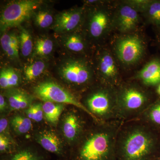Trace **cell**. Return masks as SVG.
<instances>
[{
  "label": "cell",
  "mask_w": 160,
  "mask_h": 160,
  "mask_svg": "<svg viewBox=\"0 0 160 160\" xmlns=\"http://www.w3.org/2000/svg\"><path fill=\"white\" fill-rule=\"evenodd\" d=\"M40 4L34 0H22L9 3L1 16V28L5 30L18 26L32 14Z\"/></svg>",
  "instance_id": "obj_6"
},
{
  "label": "cell",
  "mask_w": 160,
  "mask_h": 160,
  "mask_svg": "<svg viewBox=\"0 0 160 160\" xmlns=\"http://www.w3.org/2000/svg\"><path fill=\"white\" fill-rule=\"evenodd\" d=\"M138 21V12L131 6L125 4L118 12L117 27L121 32H129L135 28Z\"/></svg>",
  "instance_id": "obj_10"
},
{
  "label": "cell",
  "mask_w": 160,
  "mask_h": 160,
  "mask_svg": "<svg viewBox=\"0 0 160 160\" xmlns=\"http://www.w3.org/2000/svg\"><path fill=\"white\" fill-rule=\"evenodd\" d=\"M53 44L48 38H40L37 40L35 50L37 55L41 57L49 55L53 50Z\"/></svg>",
  "instance_id": "obj_23"
},
{
  "label": "cell",
  "mask_w": 160,
  "mask_h": 160,
  "mask_svg": "<svg viewBox=\"0 0 160 160\" xmlns=\"http://www.w3.org/2000/svg\"><path fill=\"white\" fill-rule=\"evenodd\" d=\"M144 47L141 39L135 36L122 38L116 46V52L119 59L126 65L133 64L141 58Z\"/></svg>",
  "instance_id": "obj_7"
},
{
  "label": "cell",
  "mask_w": 160,
  "mask_h": 160,
  "mask_svg": "<svg viewBox=\"0 0 160 160\" xmlns=\"http://www.w3.org/2000/svg\"><path fill=\"white\" fill-rule=\"evenodd\" d=\"M27 117L36 122H40L44 118L42 104L36 103L30 105L26 111Z\"/></svg>",
  "instance_id": "obj_26"
},
{
  "label": "cell",
  "mask_w": 160,
  "mask_h": 160,
  "mask_svg": "<svg viewBox=\"0 0 160 160\" xmlns=\"http://www.w3.org/2000/svg\"><path fill=\"white\" fill-rule=\"evenodd\" d=\"M10 35L11 45L15 51L19 53V50L20 48L19 37L13 33L10 34Z\"/></svg>",
  "instance_id": "obj_33"
},
{
  "label": "cell",
  "mask_w": 160,
  "mask_h": 160,
  "mask_svg": "<svg viewBox=\"0 0 160 160\" xmlns=\"http://www.w3.org/2000/svg\"><path fill=\"white\" fill-rule=\"evenodd\" d=\"M8 121L5 118H2L0 120V133L3 134L5 132L8 127Z\"/></svg>",
  "instance_id": "obj_34"
},
{
  "label": "cell",
  "mask_w": 160,
  "mask_h": 160,
  "mask_svg": "<svg viewBox=\"0 0 160 160\" xmlns=\"http://www.w3.org/2000/svg\"><path fill=\"white\" fill-rule=\"evenodd\" d=\"M118 146L124 160H146L158 151L160 134L152 128L133 126L124 132Z\"/></svg>",
  "instance_id": "obj_1"
},
{
  "label": "cell",
  "mask_w": 160,
  "mask_h": 160,
  "mask_svg": "<svg viewBox=\"0 0 160 160\" xmlns=\"http://www.w3.org/2000/svg\"><path fill=\"white\" fill-rule=\"evenodd\" d=\"M86 108L97 121L111 120L118 116L117 92L103 89L95 92L86 101Z\"/></svg>",
  "instance_id": "obj_4"
},
{
  "label": "cell",
  "mask_w": 160,
  "mask_h": 160,
  "mask_svg": "<svg viewBox=\"0 0 160 160\" xmlns=\"http://www.w3.org/2000/svg\"><path fill=\"white\" fill-rule=\"evenodd\" d=\"M144 117L152 128L160 134V98L146 108Z\"/></svg>",
  "instance_id": "obj_17"
},
{
  "label": "cell",
  "mask_w": 160,
  "mask_h": 160,
  "mask_svg": "<svg viewBox=\"0 0 160 160\" xmlns=\"http://www.w3.org/2000/svg\"><path fill=\"white\" fill-rule=\"evenodd\" d=\"M82 15V10L81 9H71L61 12L56 18L55 31L65 32L73 30L79 25Z\"/></svg>",
  "instance_id": "obj_9"
},
{
  "label": "cell",
  "mask_w": 160,
  "mask_h": 160,
  "mask_svg": "<svg viewBox=\"0 0 160 160\" xmlns=\"http://www.w3.org/2000/svg\"><path fill=\"white\" fill-rule=\"evenodd\" d=\"M63 135L70 142H73L78 138L83 129L81 119L74 112H68L64 116L62 123Z\"/></svg>",
  "instance_id": "obj_11"
},
{
  "label": "cell",
  "mask_w": 160,
  "mask_h": 160,
  "mask_svg": "<svg viewBox=\"0 0 160 160\" xmlns=\"http://www.w3.org/2000/svg\"><path fill=\"white\" fill-rule=\"evenodd\" d=\"M6 104L4 97L2 94L0 95V110L1 112L6 109Z\"/></svg>",
  "instance_id": "obj_35"
},
{
  "label": "cell",
  "mask_w": 160,
  "mask_h": 160,
  "mask_svg": "<svg viewBox=\"0 0 160 160\" xmlns=\"http://www.w3.org/2000/svg\"><path fill=\"white\" fill-rule=\"evenodd\" d=\"M60 74L68 82L77 85H84L91 80L92 73L85 62L79 60H70L62 64Z\"/></svg>",
  "instance_id": "obj_8"
},
{
  "label": "cell",
  "mask_w": 160,
  "mask_h": 160,
  "mask_svg": "<svg viewBox=\"0 0 160 160\" xmlns=\"http://www.w3.org/2000/svg\"><path fill=\"white\" fill-rule=\"evenodd\" d=\"M20 49L24 57L29 56L32 50L33 44L31 34L28 30L22 29L19 36Z\"/></svg>",
  "instance_id": "obj_21"
},
{
  "label": "cell",
  "mask_w": 160,
  "mask_h": 160,
  "mask_svg": "<svg viewBox=\"0 0 160 160\" xmlns=\"http://www.w3.org/2000/svg\"><path fill=\"white\" fill-rule=\"evenodd\" d=\"M136 77L146 86H157L160 84V58L150 60Z\"/></svg>",
  "instance_id": "obj_12"
},
{
  "label": "cell",
  "mask_w": 160,
  "mask_h": 160,
  "mask_svg": "<svg viewBox=\"0 0 160 160\" xmlns=\"http://www.w3.org/2000/svg\"><path fill=\"white\" fill-rule=\"evenodd\" d=\"M146 13L150 23L160 27V0L152 1Z\"/></svg>",
  "instance_id": "obj_24"
},
{
  "label": "cell",
  "mask_w": 160,
  "mask_h": 160,
  "mask_svg": "<svg viewBox=\"0 0 160 160\" xmlns=\"http://www.w3.org/2000/svg\"><path fill=\"white\" fill-rule=\"evenodd\" d=\"M11 125L15 132L18 134L27 133L32 127L31 120L21 115H17L12 118Z\"/></svg>",
  "instance_id": "obj_19"
},
{
  "label": "cell",
  "mask_w": 160,
  "mask_h": 160,
  "mask_svg": "<svg viewBox=\"0 0 160 160\" xmlns=\"http://www.w3.org/2000/svg\"><path fill=\"white\" fill-rule=\"evenodd\" d=\"M0 86L2 89L9 88L8 83V68L1 70L0 73Z\"/></svg>",
  "instance_id": "obj_31"
},
{
  "label": "cell",
  "mask_w": 160,
  "mask_h": 160,
  "mask_svg": "<svg viewBox=\"0 0 160 160\" xmlns=\"http://www.w3.org/2000/svg\"><path fill=\"white\" fill-rule=\"evenodd\" d=\"M109 22L108 14L105 12L98 11L95 12L89 24L90 34L93 37H100L106 30Z\"/></svg>",
  "instance_id": "obj_16"
},
{
  "label": "cell",
  "mask_w": 160,
  "mask_h": 160,
  "mask_svg": "<svg viewBox=\"0 0 160 160\" xmlns=\"http://www.w3.org/2000/svg\"><path fill=\"white\" fill-rule=\"evenodd\" d=\"M34 92L36 96L43 102L72 105L85 112L93 119L97 121L86 106L73 95L54 82H46L40 83L35 87Z\"/></svg>",
  "instance_id": "obj_5"
},
{
  "label": "cell",
  "mask_w": 160,
  "mask_h": 160,
  "mask_svg": "<svg viewBox=\"0 0 160 160\" xmlns=\"http://www.w3.org/2000/svg\"><path fill=\"white\" fill-rule=\"evenodd\" d=\"M9 106L12 110H19L28 108L31 104V96L25 92L14 89L7 93Z\"/></svg>",
  "instance_id": "obj_15"
},
{
  "label": "cell",
  "mask_w": 160,
  "mask_h": 160,
  "mask_svg": "<svg viewBox=\"0 0 160 160\" xmlns=\"http://www.w3.org/2000/svg\"><path fill=\"white\" fill-rule=\"evenodd\" d=\"M42 108L46 121L52 125H56L64 109V104L45 102L42 104Z\"/></svg>",
  "instance_id": "obj_18"
},
{
  "label": "cell",
  "mask_w": 160,
  "mask_h": 160,
  "mask_svg": "<svg viewBox=\"0 0 160 160\" xmlns=\"http://www.w3.org/2000/svg\"><path fill=\"white\" fill-rule=\"evenodd\" d=\"M10 160H40V158L32 152L26 149L18 152Z\"/></svg>",
  "instance_id": "obj_29"
},
{
  "label": "cell",
  "mask_w": 160,
  "mask_h": 160,
  "mask_svg": "<svg viewBox=\"0 0 160 160\" xmlns=\"http://www.w3.org/2000/svg\"><path fill=\"white\" fill-rule=\"evenodd\" d=\"M1 44L3 51L6 54L12 58H18L19 53L13 49L10 42V34L5 33L1 38Z\"/></svg>",
  "instance_id": "obj_27"
},
{
  "label": "cell",
  "mask_w": 160,
  "mask_h": 160,
  "mask_svg": "<svg viewBox=\"0 0 160 160\" xmlns=\"http://www.w3.org/2000/svg\"><path fill=\"white\" fill-rule=\"evenodd\" d=\"M45 68L46 65L42 61H36L28 65L24 69L25 79L28 82L34 81L43 73Z\"/></svg>",
  "instance_id": "obj_20"
},
{
  "label": "cell",
  "mask_w": 160,
  "mask_h": 160,
  "mask_svg": "<svg viewBox=\"0 0 160 160\" xmlns=\"http://www.w3.org/2000/svg\"><path fill=\"white\" fill-rule=\"evenodd\" d=\"M118 126L109 124L86 138L80 148L79 160H108L116 146Z\"/></svg>",
  "instance_id": "obj_2"
},
{
  "label": "cell",
  "mask_w": 160,
  "mask_h": 160,
  "mask_svg": "<svg viewBox=\"0 0 160 160\" xmlns=\"http://www.w3.org/2000/svg\"><path fill=\"white\" fill-rule=\"evenodd\" d=\"M10 142L9 138L3 134L0 135V151L1 152H6L9 148Z\"/></svg>",
  "instance_id": "obj_32"
},
{
  "label": "cell",
  "mask_w": 160,
  "mask_h": 160,
  "mask_svg": "<svg viewBox=\"0 0 160 160\" xmlns=\"http://www.w3.org/2000/svg\"><path fill=\"white\" fill-rule=\"evenodd\" d=\"M152 0H132L125 2L126 5L131 6L138 12H146Z\"/></svg>",
  "instance_id": "obj_28"
},
{
  "label": "cell",
  "mask_w": 160,
  "mask_h": 160,
  "mask_svg": "<svg viewBox=\"0 0 160 160\" xmlns=\"http://www.w3.org/2000/svg\"><path fill=\"white\" fill-rule=\"evenodd\" d=\"M64 44L68 50L73 52H80L85 48L82 39L77 34L69 35L66 37Z\"/></svg>",
  "instance_id": "obj_22"
},
{
  "label": "cell",
  "mask_w": 160,
  "mask_h": 160,
  "mask_svg": "<svg viewBox=\"0 0 160 160\" xmlns=\"http://www.w3.org/2000/svg\"><path fill=\"white\" fill-rule=\"evenodd\" d=\"M158 151L159 152V153L158 157L157 160H160V147Z\"/></svg>",
  "instance_id": "obj_37"
},
{
  "label": "cell",
  "mask_w": 160,
  "mask_h": 160,
  "mask_svg": "<svg viewBox=\"0 0 160 160\" xmlns=\"http://www.w3.org/2000/svg\"><path fill=\"white\" fill-rule=\"evenodd\" d=\"M99 69L103 77L110 84L115 83L118 77V70L113 58L105 52L100 58Z\"/></svg>",
  "instance_id": "obj_14"
},
{
  "label": "cell",
  "mask_w": 160,
  "mask_h": 160,
  "mask_svg": "<svg viewBox=\"0 0 160 160\" xmlns=\"http://www.w3.org/2000/svg\"><path fill=\"white\" fill-rule=\"evenodd\" d=\"M36 140L44 149L49 152L61 154L63 151L62 141L55 133L50 131H43L38 134Z\"/></svg>",
  "instance_id": "obj_13"
},
{
  "label": "cell",
  "mask_w": 160,
  "mask_h": 160,
  "mask_svg": "<svg viewBox=\"0 0 160 160\" xmlns=\"http://www.w3.org/2000/svg\"><path fill=\"white\" fill-rule=\"evenodd\" d=\"M34 21L36 24L42 28L49 27L53 22L52 15L48 11L42 10L38 12L35 15Z\"/></svg>",
  "instance_id": "obj_25"
},
{
  "label": "cell",
  "mask_w": 160,
  "mask_h": 160,
  "mask_svg": "<svg viewBox=\"0 0 160 160\" xmlns=\"http://www.w3.org/2000/svg\"><path fill=\"white\" fill-rule=\"evenodd\" d=\"M118 116L127 118L144 111L151 104L149 95L139 87L126 86L117 92Z\"/></svg>",
  "instance_id": "obj_3"
},
{
  "label": "cell",
  "mask_w": 160,
  "mask_h": 160,
  "mask_svg": "<svg viewBox=\"0 0 160 160\" xmlns=\"http://www.w3.org/2000/svg\"><path fill=\"white\" fill-rule=\"evenodd\" d=\"M159 28H160V27H159ZM159 41H160V33H159Z\"/></svg>",
  "instance_id": "obj_38"
},
{
  "label": "cell",
  "mask_w": 160,
  "mask_h": 160,
  "mask_svg": "<svg viewBox=\"0 0 160 160\" xmlns=\"http://www.w3.org/2000/svg\"><path fill=\"white\" fill-rule=\"evenodd\" d=\"M156 92L160 98V84L157 86Z\"/></svg>",
  "instance_id": "obj_36"
},
{
  "label": "cell",
  "mask_w": 160,
  "mask_h": 160,
  "mask_svg": "<svg viewBox=\"0 0 160 160\" xmlns=\"http://www.w3.org/2000/svg\"><path fill=\"white\" fill-rule=\"evenodd\" d=\"M19 77L16 71L12 68H8V83L9 88L18 86Z\"/></svg>",
  "instance_id": "obj_30"
}]
</instances>
